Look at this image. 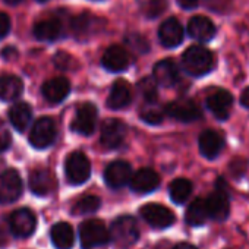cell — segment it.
I'll use <instances>...</instances> for the list:
<instances>
[{
    "instance_id": "e0dca14e",
    "label": "cell",
    "mask_w": 249,
    "mask_h": 249,
    "mask_svg": "<svg viewBox=\"0 0 249 249\" xmlns=\"http://www.w3.org/2000/svg\"><path fill=\"white\" fill-rule=\"evenodd\" d=\"M185 38V30L176 18L166 19L159 28V40L167 49H175L182 44Z\"/></svg>"
},
{
    "instance_id": "6da1fadb",
    "label": "cell",
    "mask_w": 249,
    "mask_h": 249,
    "mask_svg": "<svg viewBox=\"0 0 249 249\" xmlns=\"http://www.w3.org/2000/svg\"><path fill=\"white\" fill-rule=\"evenodd\" d=\"M182 66L188 75L201 78L214 69L215 57L213 52L204 46H191L182 54Z\"/></svg>"
},
{
    "instance_id": "ba28073f",
    "label": "cell",
    "mask_w": 249,
    "mask_h": 249,
    "mask_svg": "<svg viewBox=\"0 0 249 249\" xmlns=\"http://www.w3.org/2000/svg\"><path fill=\"white\" fill-rule=\"evenodd\" d=\"M164 111L170 117H173L179 122H183V123L195 122V120H199L202 117V110L192 100L172 101L164 107Z\"/></svg>"
},
{
    "instance_id": "484cf974",
    "label": "cell",
    "mask_w": 249,
    "mask_h": 249,
    "mask_svg": "<svg viewBox=\"0 0 249 249\" xmlns=\"http://www.w3.org/2000/svg\"><path fill=\"white\" fill-rule=\"evenodd\" d=\"M33 117V110L27 103H17L9 110L11 124L18 132H25Z\"/></svg>"
},
{
    "instance_id": "5bb4252c",
    "label": "cell",
    "mask_w": 249,
    "mask_h": 249,
    "mask_svg": "<svg viewBox=\"0 0 249 249\" xmlns=\"http://www.w3.org/2000/svg\"><path fill=\"white\" fill-rule=\"evenodd\" d=\"M226 145V140L224 137L214 131V129H207L199 135L198 140V147H199V153L202 154V157H205L207 160H215L223 148Z\"/></svg>"
},
{
    "instance_id": "8992f818",
    "label": "cell",
    "mask_w": 249,
    "mask_h": 249,
    "mask_svg": "<svg viewBox=\"0 0 249 249\" xmlns=\"http://www.w3.org/2000/svg\"><path fill=\"white\" fill-rule=\"evenodd\" d=\"M56 123L52 117H40L30 132V144L34 148L38 150H44L47 147H50L54 140H56Z\"/></svg>"
},
{
    "instance_id": "30bf717a",
    "label": "cell",
    "mask_w": 249,
    "mask_h": 249,
    "mask_svg": "<svg viewBox=\"0 0 249 249\" xmlns=\"http://www.w3.org/2000/svg\"><path fill=\"white\" fill-rule=\"evenodd\" d=\"M140 213L142 218L154 229H167L176 220L175 214L167 207L160 204H147L141 208Z\"/></svg>"
},
{
    "instance_id": "7a4b0ae2",
    "label": "cell",
    "mask_w": 249,
    "mask_h": 249,
    "mask_svg": "<svg viewBox=\"0 0 249 249\" xmlns=\"http://www.w3.org/2000/svg\"><path fill=\"white\" fill-rule=\"evenodd\" d=\"M208 217L214 221H226L230 215V192L223 176L215 179L214 192L205 199Z\"/></svg>"
},
{
    "instance_id": "4dcf8cb0",
    "label": "cell",
    "mask_w": 249,
    "mask_h": 249,
    "mask_svg": "<svg viewBox=\"0 0 249 249\" xmlns=\"http://www.w3.org/2000/svg\"><path fill=\"white\" fill-rule=\"evenodd\" d=\"M98 208H100V198L95 195H87L72 207V213L75 215H85V214L95 213Z\"/></svg>"
},
{
    "instance_id": "d6a6232c",
    "label": "cell",
    "mask_w": 249,
    "mask_h": 249,
    "mask_svg": "<svg viewBox=\"0 0 249 249\" xmlns=\"http://www.w3.org/2000/svg\"><path fill=\"white\" fill-rule=\"evenodd\" d=\"M227 170H229L230 176H231L234 180H240V179L246 175V170H248V160H246V159H242V157H234V159L229 163Z\"/></svg>"
},
{
    "instance_id": "f6af8a7d",
    "label": "cell",
    "mask_w": 249,
    "mask_h": 249,
    "mask_svg": "<svg viewBox=\"0 0 249 249\" xmlns=\"http://www.w3.org/2000/svg\"><path fill=\"white\" fill-rule=\"evenodd\" d=\"M8 243V236H6V233H5V230L0 227V248L2 246H5Z\"/></svg>"
},
{
    "instance_id": "f546056e",
    "label": "cell",
    "mask_w": 249,
    "mask_h": 249,
    "mask_svg": "<svg viewBox=\"0 0 249 249\" xmlns=\"http://www.w3.org/2000/svg\"><path fill=\"white\" fill-rule=\"evenodd\" d=\"M192 189H194V185L191 180L185 179V178H179V179H175L170 186H169V195L172 198V201L175 204H185L191 194H192Z\"/></svg>"
},
{
    "instance_id": "44dd1931",
    "label": "cell",
    "mask_w": 249,
    "mask_h": 249,
    "mask_svg": "<svg viewBox=\"0 0 249 249\" xmlns=\"http://www.w3.org/2000/svg\"><path fill=\"white\" fill-rule=\"evenodd\" d=\"M132 101V91L131 85L124 79H117L107 97V107L111 110H120L124 108Z\"/></svg>"
},
{
    "instance_id": "ee69618b",
    "label": "cell",
    "mask_w": 249,
    "mask_h": 249,
    "mask_svg": "<svg viewBox=\"0 0 249 249\" xmlns=\"http://www.w3.org/2000/svg\"><path fill=\"white\" fill-rule=\"evenodd\" d=\"M173 249H198L195 245H192V243H188V242H180V243H178Z\"/></svg>"
},
{
    "instance_id": "52a82bcc",
    "label": "cell",
    "mask_w": 249,
    "mask_h": 249,
    "mask_svg": "<svg viewBox=\"0 0 249 249\" xmlns=\"http://www.w3.org/2000/svg\"><path fill=\"white\" fill-rule=\"evenodd\" d=\"M97 107L92 103H84L79 106L72 123H71V129L79 135H91L95 129L97 124Z\"/></svg>"
},
{
    "instance_id": "8d00e7d4",
    "label": "cell",
    "mask_w": 249,
    "mask_h": 249,
    "mask_svg": "<svg viewBox=\"0 0 249 249\" xmlns=\"http://www.w3.org/2000/svg\"><path fill=\"white\" fill-rule=\"evenodd\" d=\"M141 119L148 124H160L163 122V111H160L157 107H145L141 111Z\"/></svg>"
},
{
    "instance_id": "74e56055",
    "label": "cell",
    "mask_w": 249,
    "mask_h": 249,
    "mask_svg": "<svg viewBox=\"0 0 249 249\" xmlns=\"http://www.w3.org/2000/svg\"><path fill=\"white\" fill-rule=\"evenodd\" d=\"M11 142H12L11 132L3 126V124H0V153L6 151L11 147Z\"/></svg>"
},
{
    "instance_id": "4316f807",
    "label": "cell",
    "mask_w": 249,
    "mask_h": 249,
    "mask_svg": "<svg viewBox=\"0 0 249 249\" xmlns=\"http://www.w3.org/2000/svg\"><path fill=\"white\" fill-rule=\"evenodd\" d=\"M208 218L210 217H208L205 199L204 198H195L186 210V214H185L186 224H189L192 227H201L207 223Z\"/></svg>"
},
{
    "instance_id": "2e32d148",
    "label": "cell",
    "mask_w": 249,
    "mask_h": 249,
    "mask_svg": "<svg viewBox=\"0 0 249 249\" xmlns=\"http://www.w3.org/2000/svg\"><path fill=\"white\" fill-rule=\"evenodd\" d=\"M124 137H126V126L119 119H107L101 124V144L107 148H117Z\"/></svg>"
},
{
    "instance_id": "d590c367",
    "label": "cell",
    "mask_w": 249,
    "mask_h": 249,
    "mask_svg": "<svg viewBox=\"0 0 249 249\" xmlns=\"http://www.w3.org/2000/svg\"><path fill=\"white\" fill-rule=\"evenodd\" d=\"M53 62H54L56 68H57V69H62V71H72V69H76V68H78L76 59L72 57L71 54L65 53V52L56 53Z\"/></svg>"
},
{
    "instance_id": "7dc6e473",
    "label": "cell",
    "mask_w": 249,
    "mask_h": 249,
    "mask_svg": "<svg viewBox=\"0 0 249 249\" xmlns=\"http://www.w3.org/2000/svg\"><path fill=\"white\" fill-rule=\"evenodd\" d=\"M37 2H40V3H46L47 0H37Z\"/></svg>"
},
{
    "instance_id": "7402d4cb",
    "label": "cell",
    "mask_w": 249,
    "mask_h": 249,
    "mask_svg": "<svg viewBox=\"0 0 249 249\" xmlns=\"http://www.w3.org/2000/svg\"><path fill=\"white\" fill-rule=\"evenodd\" d=\"M69 91H71V84L66 78L62 76L49 79L41 88L44 98L52 104L62 103L69 95Z\"/></svg>"
},
{
    "instance_id": "83f0119b",
    "label": "cell",
    "mask_w": 249,
    "mask_h": 249,
    "mask_svg": "<svg viewBox=\"0 0 249 249\" xmlns=\"http://www.w3.org/2000/svg\"><path fill=\"white\" fill-rule=\"evenodd\" d=\"M24 85L22 81L15 75L0 76V100L14 101L22 94Z\"/></svg>"
},
{
    "instance_id": "ffe728a7",
    "label": "cell",
    "mask_w": 249,
    "mask_h": 249,
    "mask_svg": "<svg viewBox=\"0 0 249 249\" xmlns=\"http://www.w3.org/2000/svg\"><path fill=\"white\" fill-rule=\"evenodd\" d=\"M101 63L108 72H122L129 66L128 52L120 46H110L104 52Z\"/></svg>"
},
{
    "instance_id": "4fadbf2b",
    "label": "cell",
    "mask_w": 249,
    "mask_h": 249,
    "mask_svg": "<svg viewBox=\"0 0 249 249\" xmlns=\"http://www.w3.org/2000/svg\"><path fill=\"white\" fill-rule=\"evenodd\" d=\"M132 178V167L128 161L117 160L107 166L104 172V180L111 189H119L128 185Z\"/></svg>"
},
{
    "instance_id": "3957f363",
    "label": "cell",
    "mask_w": 249,
    "mask_h": 249,
    "mask_svg": "<svg viewBox=\"0 0 249 249\" xmlns=\"http://www.w3.org/2000/svg\"><path fill=\"white\" fill-rule=\"evenodd\" d=\"M110 239L120 248L132 246L140 237V229L134 217L122 215L116 218L110 227Z\"/></svg>"
},
{
    "instance_id": "1f68e13d",
    "label": "cell",
    "mask_w": 249,
    "mask_h": 249,
    "mask_svg": "<svg viewBox=\"0 0 249 249\" xmlns=\"http://www.w3.org/2000/svg\"><path fill=\"white\" fill-rule=\"evenodd\" d=\"M138 89L147 103H154L157 100L159 91H157V82L154 81V78H151V76L142 78L138 82Z\"/></svg>"
},
{
    "instance_id": "d4e9b609",
    "label": "cell",
    "mask_w": 249,
    "mask_h": 249,
    "mask_svg": "<svg viewBox=\"0 0 249 249\" xmlns=\"http://www.w3.org/2000/svg\"><path fill=\"white\" fill-rule=\"evenodd\" d=\"M98 25H104V21L101 18H97L91 14H81L72 21V30L76 37L85 38L89 34H92L95 30H98Z\"/></svg>"
},
{
    "instance_id": "9c48e42d",
    "label": "cell",
    "mask_w": 249,
    "mask_h": 249,
    "mask_svg": "<svg viewBox=\"0 0 249 249\" xmlns=\"http://www.w3.org/2000/svg\"><path fill=\"white\" fill-rule=\"evenodd\" d=\"M22 194V179L17 170H6L0 175V202H15Z\"/></svg>"
},
{
    "instance_id": "7c38bea8",
    "label": "cell",
    "mask_w": 249,
    "mask_h": 249,
    "mask_svg": "<svg viewBox=\"0 0 249 249\" xmlns=\"http://www.w3.org/2000/svg\"><path fill=\"white\" fill-rule=\"evenodd\" d=\"M188 34L198 43H210L217 36V27L210 18L196 15L192 17L188 22Z\"/></svg>"
},
{
    "instance_id": "b9f144b4",
    "label": "cell",
    "mask_w": 249,
    "mask_h": 249,
    "mask_svg": "<svg viewBox=\"0 0 249 249\" xmlns=\"http://www.w3.org/2000/svg\"><path fill=\"white\" fill-rule=\"evenodd\" d=\"M2 56H3L6 60H14V59L18 56V52H17V49H14V47H6V49L2 52Z\"/></svg>"
},
{
    "instance_id": "836d02e7",
    "label": "cell",
    "mask_w": 249,
    "mask_h": 249,
    "mask_svg": "<svg viewBox=\"0 0 249 249\" xmlns=\"http://www.w3.org/2000/svg\"><path fill=\"white\" fill-rule=\"evenodd\" d=\"M126 44L132 50H135L137 53H141V54H144V53H147L150 50L148 40L144 36H141V34H131V36H128L126 37Z\"/></svg>"
},
{
    "instance_id": "ab89813d",
    "label": "cell",
    "mask_w": 249,
    "mask_h": 249,
    "mask_svg": "<svg viewBox=\"0 0 249 249\" xmlns=\"http://www.w3.org/2000/svg\"><path fill=\"white\" fill-rule=\"evenodd\" d=\"M176 2L185 11H192V9L198 8V5H199V0H176Z\"/></svg>"
},
{
    "instance_id": "cb8c5ba5",
    "label": "cell",
    "mask_w": 249,
    "mask_h": 249,
    "mask_svg": "<svg viewBox=\"0 0 249 249\" xmlns=\"http://www.w3.org/2000/svg\"><path fill=\"white\" fill-rule=\"evenodd\" d=\"M50 237L56 249H71L75 242V233L71 224L62 221L56 223L50 230Z\"/></svg>"
},
{
    "instance_id": "e575fe53",
    "label": "cell",
    "mask_w": 249,
    "mask_h": 249,
    "mask_svg": "<svg viewBox=\"0 0 249 249\" xmlns=\"http://www.w3.org/2000/svg\"><path fill=\"white\" fill-rule=\"evenodd\" d=\"M167 0H148V3L145 5V15L150 19L159 18L160 15L164 14L167 9Z\"/></svg>"
},
{
    "instance_id": "7bdbcfd3",
    "label": "cell",
    "mask_w": 249,
    "mask_h": 249,
    "mask_svg": "<svg viewBox=\"0 0 249 249\" xmlns=\"http://www.w3.org/2000/svg\"><path fill=\"white\" fill-rule=\"evenodd\" d=\"M226 0H205V5L210 6V9L217 12V6H224Z\"/></svg>"
},
{
    "instance_id": "f1b7e54d",
    "label": "cell",
    "mask_w": 249,
    "mask_h": 249,
    "mask_svg": "<svg viewBox=\"0 0 249 249\" xmlns=\"http://www.w3.org/2000/svg\"><path fill=\"white\" fill-rule=\"evenodd\" d=\"M62 34V25L57 19H44L34 25V36L40 41H54Z\"/></svg>"
},
{
    "instance_id": "60d3db41",
    "label": "cell",
    "mask_w": 249,
    "mask_h": 249,
    "mask_svg": "<svg viewBox=\"0 0 249 249\" xmlns=\"http://www.w3.org/2000/svg\"><path fill=\"white\" fill-rule=\"evenodd\" d=\"M239 103L242 107L248 108L249 110V87H246L242 92H240V98H239Z\"/></svg>"
},
{
    "instance_id": "f35d334b",
    "label": "cell",
    "mask_w": 249,
    "mask_h": 249,
    "mask_svg": "<svg viewBox=\"0 0 249 249\" xmlns=\"http://www.w3.org/2000/svg\"><path fill=\"white\" fill-rule=\"evenodd\" d=\"M11 31V19L6 14L0 12V38H3Z\"/></svg>"
},
{
    "instance_id": "5b68a950",
    "label": "cell",
    "mask_w": 249,
    "mask_h": 249,
    "mask_svg": "<svg viewBox=\"0 0 249 249\" xmlns=\"http://www.w3.org/2000/svg\"><path fill=\"white\" fill-rule=\"evenodd\" d=\"M65 172L72 185H82L91 175V163L84 153L75 151L68 156L65 161Z\"/></svg>"
},
{
    "instance_id": "603a6c76",
    "label": "cell",
    "mask_w": 249,
    "mask_h": 249,
    "mask_svg": "<svg viewBox=\"0 0 249 249\" xmlns=\"http://www.w3.org/2000/svg\"><path fill=\"white\" fill-rule=\"evenodd\" d=\"M160 185V176L151 169H141L131 178V188L137 194H150Z\"/></svg>"
},
{
    "instance_id": "d6986e66",
    "label": "cell",
    "mask_w": 249,
    "mask_h": 249,
    "mask_svg": "<svg viewBox=\"0 0 249 249\" xmlns=\"http://www.w3.org/2000/svg\"><path fill=\"white\" fill-rule=\"evenodd\" d=\"M56 186H57V180L54 175L47 169H38L30 175V189L33 194L38 196L52 194L56 189Z\"/></svg>"
},
{
    "instance_id": "8fae6325",
    "label": "cell",
    "mask_w": 249,
    "mask_h": 249,
    "mask_svg": "<svg viewBox=\"0 0 249 249\" xmlns=\"http://www.w3.org/2000/svg\"><path fill=\"white\" fill-rule=\"evenodd\" d=\"M205 106L214 114L215 119L227 120L231 111V106H233V95L227 89L218 88L207 97Z\"/></svg>"
},
{
    "instance_id": "bcb514c9",
    "label": "cell",
    "mask_w": 249,
    "mask_h": 249,
    "mask_svg": "<svg viewBox=\"0 0 249 249\" xmlns=\"http://www.w3.org/2000/svg\"><path fill=\"white\" fill-rule=\"evenodd\" d=\"M5 2L8 3V5H11V6H15V5H19L22 0H5Z\"/></svg>"
},
{
    "instance_id": "ac0fdd59",
    "label": "cell",
    "mask_w": 249,
    "mask_h": 249,
    "mask_svg": "<svg viewBox=\"0 0 249 249\" xmlns=\"http://www.w3.org/2000/svg\"><path fill=\"white\" fill-rule=\"evenodd\" d=\"M153 78L157 82V85L161 87H173L179 82L180 73L179 68L172 59H164L156 63L153 69Z\"/></svg>"
},
{
    "instance_id": "9a60e30c",
    "label": "cell",
    "mask_w": 249,
    "mask_h": 249,
    "mask_svg": "<svg viewBox=\"0 0 249 249\" xmlns=\"http://www.w3.org/2000/svg\"><path fill=\"white\" fill-rule=\"evenodd\" d=\"M11 230L17 237H28L34 233L37 226V218L34 213L28 208H19L12 213L11 220Z\"/></svg>"
},
{
    "instance_id": "277c9868",
    "label": "cell",
    "mask_w": 249,
    "mask_h": 249,
    "mask_svg": "<svg viewBox=\"0 0 249 249\" xmlns=\"http://www.w3.org/2000/svg\"><path fill=\"white\" fill-rule=\"evenodd\" d=\"M82 249H100L110 240L108 230L101 220H87L79 227Z\"/></svg>"
}]
</instances>
